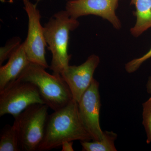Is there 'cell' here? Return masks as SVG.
Listing matches in <instances>:
<instances>
[{
    "label": "cell",
    "instance_id": "cell-1",
    "mask_svg": "<svg viewBox=\"0 0 151 151\" xmlns=\"http://www.w3.org/2000/svg\"><path fill=\"white\" fill-rule=\"evenodd\" d=\"M91 140L79 118L78 102L73 99L64 107L48 116L43 139L37 151L57 148L65 141Z\"/></svg>",
    "mask_w": 151,
    "mask_h": 151
},
{
    "label": "cell",
    "instance_id": "cell-2",
    "mask_svg": "<svg viewBox=\"0 0 151 151\" xmlns=\"http://www.w3.org/2000/svg\"><path fill=\"white\" fill-rule=\"evenodd\" d=\"M77 19L71 17L66 11L58 12L43 27L45 37L52 58L50 68L60 74L69 65L71 55L68 53L69 34L79 26Z\"/></svg>",
    "mask_w": 151,
    "mask_h": 151
},
{
    "label": "cell",
    "instance_id": "cell-3",
    "mask_svg": "<svg viewBox=\"0 0 151 151\" xmlns=\"http://www.w3.org/2000/svg\"><path fill=\"white\" fill-rule=\"evenodd\" d=\"M45 69L30 62L17 79L35 85L45 103L54 111H57L70 103L73 96L60 74H50Z\"/></svg>",
    "mask_w": 151,
    "mask_h": 151
},
{
    "label": "cell",
    "instance_id": "cell-4",
    "mask_svg": "<svg viewBox=\"0 0 151 151\" xmlns=\"http://www.w3.org/2000/svg\"><path fill=\"white\" fill-rule=\"evenodd\" d=\"M49 108L45 104H33L14 117L21 150L37 151L44 136Z\"/></svg>",
    "mask_w": 151,
    "mask_h": 151
},
{
    "label": "cell",
    "instance_id": "cell-5",
    "mask_svg": "<svg viewBox=\"0 0 151 151\" xmlns=\"http://www.w3.org/2000/svg\"><path fill=\"white\" fill-rule=\"evenodd\" d=\"M35 104L45 103L36 86L30 82L17 79L0 91L1 117L10 114L14 118Z\"/></svg>",
    "mask_w": 151,
    "mask_h": 151
},
{
    "label": "cell",
    "instance_id": "cell-6",
    "mask_svg": "<svg viewBox=\"0 0 151 151\" xmlns=\"http://www.w3.org/2000/svg\"><path fill=\"white\" fill-rule=\"evenodd\" d=\"M23 4L28 18L27 37L23 42L25 51L30 62L46 69L49 67L45 58V48L47 44L43 27L41 24V15L37 7V3L34 4L30 0H23Z\"/></svg>",
    "mask_w": 151,
    "mask_h": 151
},
{
    "label": "cell",
    "instance_id": "cell-7",
    "mask_svg": "<svg viewBox=\"0 0 151 151\" xmlns=\"http://www.w3.org/2000/svg\"><path fill=\"white\" fill-rule=\"evenodd\" d=\"M100 108L99 83L94 78L78 102L80 120L93 141L100 140L103 137L104 132L100 123Z\"/></svg>",
    "mask_w": 151,
    "mask_h": 151
},
{
    "label": "cell",
    "instance_id": "cell-8",
    "mask_svg": "<svg viewBox=\"0 0 151 151\" xmlns=\"http://www.w3.org/2000/svg\"><path fill=\"white\" fill-rule=\"evenodd\" d=\"M120 0H69L65 5V10L73 18L93 15L107 20L113 27L120 29L122 24L116 15V10Z\"/></svg>",
    "mask_w": 151,
    "mask_h": 151
},
{
    "label": "cell",
    "instance_id": "cell-9",
    "mask_svg": "<svg viewBox=\"0 0 151 151\" xmlns=\"http://www.w3.org/2000/svg\"><path fill=\"white\" fill-rule=\"evenodd\" d=\"M100 62L99 56L91 55L81 65H69L60 74L69 87L73 99L77 102L92 83L94 71Z\"/></svg>",
    "mask_w": 151,
    "mask_h": 151
},
{
    "label": "cell",
    "instance_id": "cell-10",
    "mask_svg": "<svg viewBox=\"0 0 151 151\" xmlns=\"http://www.w3.org/2000/svg\"><path fill=\"white\" fill-rule=\"evenodd\" d=\"M30 63L22 43L9 58L4 65L0 68V91L16 81Z\"/></svg>",
    "mask_w": 151,
    "mask_h": 151
},
{
    "label": "cell",
    "instance_id": "cell-11",
    "mask_svg": "<svg viewBox=\"0 0 151 151\" xmlns=\"http://www.w3.org/2000/svg\"><path fill=\"white\" fill-rule=\"evenodd\" d=\"M130 4L134 6L133 14L136 18L130 32L137 37L151 28V0H130Z\"/></svg>",
    "mask_w": 151,
    "mask_h": 151
},
{
    "label": "cell",
    "instance_id": "cell-12",
    "mask_svg": "<svg viewBox=\"0 0 151 151\" xmlns=\"http://www.w3.org/2000/svg\"><path fill=\"white\" fill-rule=\"evenodd\" d=\"M118 135L112 131H105L103 138L100 140L81 141L82 151H116L115 142Z\"/></svg>",
    "mask_w": 151,
    "mask_h": 151
},
{
    "label": "cell",
    "instance_id": "cell-13",
    "mask_svg": "<svg viewBox=\"0 0 151 151\" xmlns=\"http://www.w3.org/2000/svg\"><path fill=\"white\" fill-rule=\"evenodd\" d=\"M21 151L18 134L13 125L4 127L0 135V151Z\"/></svg>",
    "mask_w": 151,
    "mask_h": 151
},
{
    "label": "cell",
    "instance_id": "cell-14",
    "mask_svg": "<svg viewBox=\"0 0 151 151\" xmlns=\"http://www.w3.org/2000/svg\"><path fill=\"white\" fill-rule=\"evenodd\" d=\"M142 124L147 135V144L151 143V96L142 104Z\"/></svg>",
    "mask_w": 151,
    "mask_h": 151
},
{
    "label": "cell",
    "instance_id": "cell-15",
    "mask_svg": "<svg viewBox=\"0 0 151 151\" xmlns=\"http://www.w3.org/2000/svg\"><path fill=\"white\" fill-rule=\"evenodd\" d=\"M21 40L19 37H14L7 42L6 45L0 49V65H2L6 60L9 58L14 52L21 45Z\"/></svg>",
    "mask_w": 151,
    "mask_h": 151
},
{
    "label": "cell",
    "instance_id": "cell-16",
    "mask_svg": "<svg viewBox=\"0 0 151 151\" xmlns=\"http://www.w3.org/2000/svg\"><path fill=\"white\" fill-rule=\"evenodd\" d=\"M151 58V47L147 53L138 58H135L127 63L125 65V69L127 72L132 73L137 71L143 63Z\"/></svg>",
    "mask_w": 151,
    "mask_h": 151
},
{
    "label": "cell",
    "instance_id": "cell-17",
    "mask_svg": "<svg viewBox=\"0 0 151 151\" xmlns=\"http://www.w3.org/2000/svg\"><path fill=\"white\" fill-rule=\"evenodd\" d=\"M73 142L70 141H65L63 143L61 147H62V151H73Z\"/></svg>",
    "mask_w": 151,
    "mask_h": 151
},
{
    "label": "cell",
    "instance_id": "cell-18",
    "mask_svg": "<svg viewBox=\"0 0 151 151\" xmlns=\"http://www.w3.org/2000/svg\"><path fill=\"white\" fill-rule=\"evenodd\" d=\"M146 87H147V92L149 94H151V76H150L148 78L147 85H146Z\"/></svg>",
    "mask_w": 151,
    "mask_h": 151
},
{
    "label": "cell",
    "instance_id": "cell-19",
    "mask_svg": "<svg viewBox=\"0 0 151 151\" xmlns=\"http://www.w3.org/2000/svg\"><path fill=\"white\" fill-rule=\"evenodd\" d=\"M41 0H37V2H38L39 1H40Z\"/></svg>",
    "mask_w": 151,
    "mask_h": 151
}]
</instances>
